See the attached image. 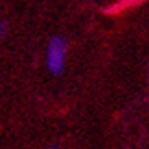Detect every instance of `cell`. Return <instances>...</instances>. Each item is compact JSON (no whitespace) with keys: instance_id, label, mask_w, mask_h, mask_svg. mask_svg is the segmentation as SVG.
<instances>
[{"instance_id":"obj_4","label":"cell","mask_w":149,"mask_h":149,"mask_svg":"<svg viewBox=\"0 0 149 149\" xmlns=\"http://www.w3.org/2000/svg\"><path fill=\"white\" fill-rule=\"evenodd\" d=\"M49 149H61V148H59V146H50Z\"/></svg>"},{"instance_id":"obj_1","label":"cell","mask_w":149,"mask_h":149,"mask_svg":"<svg viewBox=\"0 0 149 149\" xmlns=\"http://www.w3.org/2000/svg\"><path fill=\"white\" fill-rule=\"evenodd\" d=\"M67 57V40L64 37H52L47 45V67L54 75L62 74Z\"/></svg>"},{"instance_id":"obj_2","label":"cell","mask_w":149,"mask_h":149,"mask_svg":"<svg viewBox=\"0 0 149 149\" xmlns=\"http://www.w3.org/2000/svg\"><path fill=\"white\" fill-rule=\"evenodd\" d=\"M139 2H142V0H121V2H117L114 5L106 7L104 12H106V14H119V12H122V10H126V8H129V7H134L136 3H139Z\"/></svg>"},{"instance_id":"obj_3","label":"cell","mask_w":149,"mask_h":149,"mask_svg":"<svg viewBox=\"0 0 149 149\" xmlns=\"http://www.w3.org/2000/svg\"><path fill=\"white\" fill-rule=\"evenodd\" d=\"M3 34H5V24H0V39L3 37Z\"/></svg>"}]
</instances>
